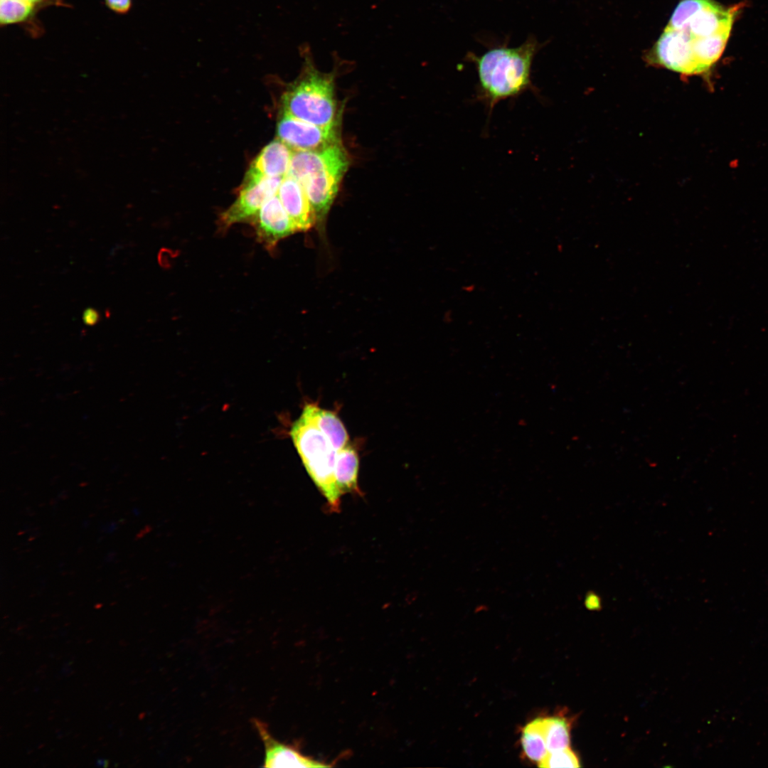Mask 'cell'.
Listing matches in <instances>:
<instances>
[{"label": "cell", "instance_id": "obj_22", "mask_svg": "<svg viewBox=\"0 0 768 768\" xmlns=\"http://www.w3.org/2000/svg\"><path fill=\"white\" fill-rule=\"evenodd\" d=\"M100 312L92 307L85 309L82 316L83 322L87 326H94L97 324L100 321Z\"/></svg>", "mask_w": 768, "mask_h": 768}, {"label": "cell", "instance_id": "obj_15", "mask_svg": "<svg viewBox=\"0 0 768 768\" xmlns=\"http://www.w3.org/2000/svg\"><path fill=\"white\" fill-rule=\"evenodd\" d=\"M359 461L356 450L348 444L338 451L334 476L341 496L346 493L361 494L358 483Z\"/></svg>", "mask_w": 768, "mask_h": 768}, {"label": "cell", "instance_id": "obj_17", "mask_svg": "<svg viewBox=\"0 0 768 768\" xmlns=\"http://www.w3.org/2000/svg\"><path fill=\"white\" fill-rule=\"evenodd\" d=\"M521 744L525 755L532 761L539 762L547 754L548 751L541 718L533 720L523 727Z\"/></svg>", "mask_w": 768, "mask_h": 768}, {"label": "cell", "instance_id": "obj_14", "mask_svg": "<svg viewBox=\"0 0 768 768\" xmlns=\"http://www.w3.org/2000/svg\"><path fill=\"white\" fill-rule=\"evenodd\" d=\"M302 414L310 420L331 441L338 451L348 444V434L339 419L333 412L321 409L317 405L307 403Z\"/></svg>", "mask_w": 768, "mask_h": 768}, {"label": "cell", "instance_id": "obj_10", "mask_svg": "<svg viewBox=\"0 0 768 768\" xmlns=\"http://www.w3.org/2000/svg\"><path fill=\"white\" fill-rule=\"evenodd\" d=\"M252 723L264 745V767H324L329 765L301 753L294 746L282 743L272 737L265 722L253 719Z\"/></svg>", "mask_w": 768, "mask_h": 768}, {"label": "cell", "instance_id": "obj_11", "mask_svg": "<svg viewBox=\"0 0 768 768\" xmlns=\"http://www.w3.org/2000/svg\"><path fill=\"white\" fill-rule=\"evenodd\" d=\"M348 163L340 144L314 151H294L286 176L301 183L308 176L324 169Z\"/></svg>", "mask_w": 768, "mask_h": 768}, {"label": "cell", "instance_id": "obj_19", "mask_svg": "<svg viewBox=\"0 0 768 768\" xmlns=\"http://www.w3.org/2000/svg\"><path fill=\"white\" fill-rule=\"evenodd\" d=\"M33 5L24 0H0V21L7 25L25 21L31 15Z\"/></svg>", "mask_w": 768, "mask_h": 768}, {"label": "cell", "instance_id": "obj_6", "mask_svg": "<svg viewBox=\"0 0 768 768\" xmlns=\"http://www.w3.org/2000/svg\"><path fill=\"white\" fill-rule=\"evenodd\" d=\"M283 178L266 177L256 182L242 183L237 199L220 214L219 230L226 231L235 223L250 221L262 205L277 194Z\"/></svg>", "mask_w": 768, "mask_h": 768}, {"label": "cell", "instance_id": "obj_2", "mask_svg": "<svg viewBox=\"0 0 768 768\" xmlns=\"http://www.w3.org/2000/svg\"><path fill=\"white\" fill-rule=\"evenodd\" d=\"M300 53L304 58L302 75L282 97L283 112L317 126L335 127V73L316 70L308 43L301 45Z\"/></svg>", "mask_w": 768, "mask_h": 768}, {"label": "cell", "instance_id": "obj_13", "mask_svg": "<svg viewBox=\"0 0 768 768\" xmlns=\"http://www.w3.org/2000/svg\"><path fill=\"white\" fill-rule=\"evenodd\" d=\"M277 196L297 232H305L316 223L313 208L302 184L293 178L285 176Z\"/></svg>", "mask_w": 768, "mask_h": 768}, {"label": "cell", "instance_id": "obj_3", "mask_svg": "<svg viewBox=\"0 0 768 768\" xmlns=\"http://www.w3.org/2000/svg\"><path fill=\"white\" fill-rule=\"evenodd\" d=\"M290 437L308 474L326 498L329 509L333 512L339 511L341 494L334 476L338 450L302 414L292 424Z\"/></svg>", "mask_w": 768, "mask_h": 768}, {"label": "cell", "instance_id": "obj_8", "mask_svg": "<svg viewBox=\"0 0 768 768\" xmlns=\"http://www.w3.org/2000/svg\"><path fill=\"white\" fill-rule=\"evenodd\" d=\"M257 240L272 250L278 242L297 232L277 194L267 200L250 221Z\"/></svg>", "mask_w": 768, "mask_h": 768}, {"label": "cell", "instance_id": "obj_21", "mask_svg": "<svg viewBox=\"0 0 768 768\" xmlns=\"http://www.w3.org/2000/svg\"><path fill=\"white\" fill-rule=\"evenodd\" d=\"M107 7L117 14H125L131 8L132 0H105Z\"/></svg>", "mask_w": 768, "mask_h": 768}, {"label": "cell", "instance_id": "obj_1", "mask_svg": "<svg viewBox=\"0 0 768 768\" xmlns=\"http://www.w3.org/2000/svg\"><path fill=\"white\" fill-rule=\"evenodd\" d=\"M536 47L535 41L528 40L518 47L496 48L471 57L479 78L477 97L489 110L533 87L530 70Z\"/></svg>", "mask_w": 768, "mask_h": 768}, {"label": "cell", "instance_id": "obj_5", "mask_svg": "<svg viewBox=\"0 0 768 768\" xmlns=\"http://www.w3.org/2000/svg\"><path fill=\"white\" fill-rule=\"evenodd\" d=\"M648 61L683 75L700 74L690 35L668 26L649 54Z\"/></svg>", "mask_w": 768, "mask_h": 768}, {"label": "cell", "instance_id": "obj_23", "mask_svg": "<svg viewBox=\"0 0 768 768\" xmlns=\"http://www.w3.org/2000/svg\"><path fill=\"white\" fill-rule=\"evenodd\" d=\"M24 1H27L28 3H30L31 4L33 5L34 4L40 2L41 0H24Z\"/></svg>", "mask_w": 768, "mask_h": 768}, {"label": "cell", "instance_id": "obj_20", "mask_svg": "<svg viewBox=\"0 0 768 768\" xmlns=\"http://www.w3.org/2000/svg\"><path fill=\"white\" fill-rule=\"evenodd\" d=\"M580 766V760L577 756L569 747L548 752L538 762V767L543 768H575Z\"/></svg>", "mask_w": 768, "mask_h": 768}, {"label": "cell", "instance_id": "obj_16", "mask_svg": "<svg viewBox=\"0 0 768 768\" xmlns=\"http://www.w3.org/2000/svg\"><path fill=\"white\" fill-rule=\"evenodd\" d=\"M731 28H726L706 37L690 36L700 74L705 73L719 59L725 47Z\"/></svg>", "mask_w": 768, "mask_h": 768}, {"label": "cell", "instance_id": "obj_7", "mask_svg": "<svg viewBox=\"0 0 768 768\" xmlns=\"http://www.w3.org/2000/svg\"><path fill=\"white\" fill-rule=\"evenodd\" d=\"M277 134L294 151L320 150L340 144L336 126H317L284 112L278 122Z\"/></svg>", "mask_w": 768, "mask_h": 768}, {"label": "cell", "instance_id": "obj_12", "mask_svg": "<svg viewBox=\"0 0 768 768\" xmlns=\"http://www.w3.org/2000/svg\"><path fill=\"white\" fill-rule=\"evenodd\" d=\"M293 150L278 138L265 146L250 166L243 183L266 177L284 178L289 171Z\"/></svg>", "mask_w": 768, "mask_h": 768}, {"label": "cell", "instance_id": "obj_9", "mask_svg": "<svg viewBox=\"0 0 768 768\" xmlns=\"http://www.w3.org/2000/svg\"><path fill=\"white\" fill-rule=\"evenodd\" d=\"M348 165L346 163L324 169L300 183L313 208L316 222L322 221L329 210Z\"/></svg>", "mask_w": 768, "mask_h": 768}, {"label": "cell", "instance_id": "obj_18", "mask_svg": "<svg viewBox=\"0 0 768 768\" xmlns=\"http://www.w3.org/2000/svg\"><path fill=\"white\" fill-rule=\"evenodd\" d=\"M542 727L548 752L569 747L570 724L562 717L541 718Z\"/></svg>", "mask_w": 768, "mask_h": 768}, {"label": "cell", "instance_id": "obj_4", "mask_svg": "<svg viewBox=\"0 0 768 768\" xmlns=\"http://www.w3.org/2000/svg\"><path fill=\"white\" fill-rule=\"evenodd\" d=\"M738 6L724 9L712 0H681L667 25L694 38L709 36L732 28Z\"/></svg>", "mask_w": 768, "mask_h": 768}]
</instances>
